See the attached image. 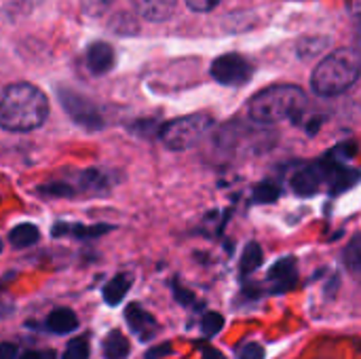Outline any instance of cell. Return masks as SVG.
Segmentation results:
<instances>
[{
  "label": "cell",
  "instance_id": "6da1fadb",
  "mask_svg": "<svg viewBox=\"0 0 361 359\" xmlns=\"http://www.w3.org/2000/svg\"><path fill=\"white\" fill-rule=\"evenodd\" d=\"M49 116L47 95L30 85H8L0 97V127L6 131H32L38 129Z\"/></svg>",
  "mask_w": 361,
  "mask_h": 359
},
{
  "label": "cell",
  "instance_id": "7a4b0ae2",
  "mask_svg": "<svg viewBox=\"0 0 361 359\" xmlns=\"http://www.w3.org/2000/svg\"><path fill=\"white\" fill-rule=\"evenodd\" d=\"M307 108V93L296 85H275L256 93L250 102V116L260 125L298 118Z\"/></svg>",
  "mask_w": 361,
  "mask_h": 359
},
{
  "label": "cell",
  "instance_id": "3957f363",
  "mask_svg": "<svg viewBox=\"0 0 361 359\" xmlns=\"http://www.w3.org/2000/svg\"><path fill=\"white\" fill-rule=\"evenodd\" d=\"M360 53L357 49H341L324 57L311 76V87L317 95L332 97L351 89L360 78Z\"/></svg>",
  "mask_w": 361,
  "mask_h": 359
},
{
  "label": "cell",
  "instance_id": "277c9868",
  "mask_svg": "<svg viewBox=\"0 0 361 359\" xmlns=\"http://www.w3.org/2000/svg\"><path fill=\"white\" fill-rule=\"evenodd\" d=\"M214 127V118L209 114H190V116H182L176 121L165 123L159 129V140L165 144V148L182 152L188 150L192 146H197Z\"/></svg>",
  "mask_w": 361,
  "mask_h": 359
},
{
  "label": "cell",
  "instance_id": "5b68a950",
  "mask_svg": "<svg viewBox=\"0 0 361 359\" xmlns=\"http://www.w3.org/2000/svg\"><path fill=\"white\" fill-rule=\"evenodd\" d=\"M59 102H61L63 110L70 114V118L74 123H78L80 127H85L89 131H97L104 127V118H102L99 110L95 108V104L91 99L82 97L80 93L59 89Z\"/></svg>",
  "mask_w": 361,
  "mask_h": 359
},
{
  "label": "cell",
  "instance_id": "8992f818",
  "mask_svg": "<svg viewBox=\"0 0 361 359\" xmlns=\"http://www.w3.org/2000/svg\"><path fill=\"white\" fill-rule=\"evenodd\" d=\"M254 74L252 63L237 55V53H228V55H220L214 63H212V76L226 87H239L245 85Z\"/></svg>",
  "mask_w": 361,
  "mask_h": 359
},
{
  "label": "cell",
  "instance_id": "52a82bcc",
  "mask_svg": "<svg viewBox=\"0 0 361 359\" xmlns=\"http://www.w3.org/2000/svg\"><path fill=\"white\" fill-rule=\"evenodd\" d=\"M319 171H322V180L328 182V186L332 188V193H343V190H349L351 186L357 184L360 180V174L357 169L345 165V163H338L330 157H324L319 163H317Z\"/></svg>",
  "mask_w": 361,
  "mask_h": 359
},
{
  "label": "cell",
  "instance_id": "ba28073f",
  "mask_svg": "<svg viewBox=\"0 0 361 359\" xmlns=\"http://www.w3.org/2000/svg\"><path fill=\"white\" fill-rule=\"evenodd\" d=\"M269 284H271V292L277 294H286L290 290L296 288L298 284V262L294 256H286L281 260H277L271 271H269Z\"/></svg>",
  "mask_w": 361,
  "mask_h": 359
},
{
  "label": "cell",
  "instance_id": "9c48e42d",
  "mask_svg": "<svg viewBox=\"0 0 361 359\" xmlns=\"http://www.w3.org/2000/svg\"><path fill=\"white\" fill-rule=\"evenodd\" d=\"M125 320H127L131 332H133L137 339H142V341H152V339L157 336V332H159L157 320H154L146 309H142L137 303H133V305H129V307L125 309Z\"/></svg>",
  "mask_w": 361,
  "mask_h": 359
},
{
  "label": "cell",
  "instance_id": "30bf717a",
  "mask_svg": "<svg viewBox=\"0 0 361 359\" xmlns=\"http://www.w3.org/2000/svg\"><path fill=\"white\" fill-rule=\"evenodd\" d=\"M322 182H324V180H322V171H319L317 163H315V165H305V167H300L298 171L292 174V180H290L292 190H294L298 197H313V195H317Z\"/></svg>",
  "mask_w": 361,
  "mask_h": 359
},
{
  "label": "cell",
  "instance_id": "8fae6325",
  "mask_svg": "<svg viewBox=\"0 0 361 359\" xmlns=\"http://www.w3.org/2000/svg\"><path fill=\"white\" fill-rule=\"evenodd\" d=\"M87 68L95 76L110 72L114 68V49L108 42H93L87 49Z\"/></svg>",
  "mask_w": 361,
  "mask_h": 359
},
{
  "label": "cell",
  "instance_id": "7c38bea8",
  "mask_svg": "<svg viewBox=\"0 0 361 359\" xmlns=\"http://www.w3.org/2000/svg\"><path fill=\"white\" fill-rule=\"evenodd\" d=\"M133 6L137 15H142L148 21H167L178 6V0H133Z\"/></svg>",
  "mask_w": 361,
  "mask_h": 359
},
{
  "label": "cell",
  "instance_id": "4fadbf2b",
  "mask_svg": "<svg viewBox=\"0 0 361 359\" xmlns=\"http://www.w3.org/2000/svg\"><path fill=\"white\" fill-rule=\"evenodd\" d=\"M131 286H133V275H129V273H118L116 277H112L104 286V300H106V305L108 307H118L125 300V296L131 290Z\"/></svg>",
  "mask_w": 361,
  "mask_h": 359
},
{
  "label": "cell",
  "instance_id": "5bb4252c",
  "mask_svg": "<svg viewBox=\"0 0 361 359\" xmlns=\"http://www.w3.org/2000/svg\"><path fill=\"white\" fill-rule=\"evenodd\" d=\"M44 328L53 334H70L78 328V317L74 311L61 307V309H55L49 313L47 322H44Z\"/></svg>",
  "mask_w": 361,
  "mask_h": 359
},
{
  "label": "cell",
  "instance_id": "9a60e30c",
  "mask_svg": "<svg viewBox=\"0 0 361 359\" xmlns=\"http://www.w3.org/2000/svg\"><path fill=\"white\" fill-rule=\"evenodd\" d=\"M114 226L110 224H93V226H85V224H74V226H68L63 222H57L53 226V237H61V235H74L76 239H95L99 235H106L110 233Z\"/></svg>",
  "mask_w": 361,
  "mask_h": 359
},
{
  "label": "cell",
  "instance_id": "2e32d148",
  "mask_svg": "<svg viewBox=\"0 0 361 359\" xmlns=\"http://www.w3.org/2000/svg\"><path fill=\"white\" fill-rule=\"evenodd\" d=\"M131 345L127 336L118 330H112L104 341V358L106 359H127Z\"/></svg>",
  "mask_w": 361,
  "mask_h": 359
},
{
  "label": "cell",
  "instance_id": "e0dca14e",
  "mask_svg": "<svg viewBox=\"0 0 361 359\" xmlns=\"http://www.w3.org/2000/svg\"><path fill=\"white\" fill-rule=\"evenodd\" d=\"M38 239H40L38 229H36L34 224H27V222L15 226V229L11 231V235H8V241H11L13 248H30V245H34Z\"/></svg>",
  "mask_w": 361,
  "mask_h": 359
},
{
  "label": "cell",
  "instance_id": "ac0fdd59",
  "mask_svg": "<svg viewBox=\"0 0 361 359\" xmlns=\"http://www.w3.org/2000/svg\"><path fill=\"white\" fill-rule=\"evenodd\" d=\"M260 264H262V248L256 241H252L243 250V256H241V262H239V271H241V275H252Z\"/></svg>",
  "mask_w": 361,
  "mask_h": 359
},
{
  "label": "cell",
  "instance_id": "d6986e66",
  "mask_svg": "<svg viewBox=\"0 0 361 359\" xmlns=\"http://www.w3.org/2000/svg\"><path fill=\"white\" fill-rule=\"evenodd\" d=\"M108 186V178L97 171V169H85L80 176H78V186H76V193L78 190H87V193H95L97 188H106Z\"/></svg>",
  "mask_w": 361,
  "mask_h": 359
},
{
  "label": "cell",
  "instance_id": "ffe728a7",
  "mask_svg": "<svg viewBox=\"0 0 361 359\" xmlns=\"http://www.w3.org/2000/svg\"><path fill=\"white\" fill-rule=\"evenodd\" d=\"M281 197V188L277 182L273 180H264L260 182L256 188H254V201H260V203H273Z\"/></svg>",
  "mask_w": 361,
  "mask_h": 359
},
{
  "label": "cell",
  "instance_id": "44dd1931",
  "mask_svg": "<svg viewBox=\"0 0 361 359\" xmlns=\"http://www.w3.org/2000/svg\"><path fill=\"white\" fill-rule=\"evenodd\" d=\"M38 193L44 195V197H57V199H61V197H74L76 195V188H74V184L51 182V184H42L38 188Z\"/></svg>",
  "mask_w": 361,
  "mask_h": 359
},
{
  "label": "cell",
  "instance_id": "7402d4cb",
  "mask_svg": "<svg viewBox=\"0 0 361 359\" xmlns=\"http://www.w3.org/2000/svg\"><path fill=\"white\" fill-rule=\"evenodd\" d=\"M360 237H353L351 239V243L347 245V250H345V264L349 267V271L353 273V275H357L360 273V267H361V252H360Z\"/></svg>",
  "mask_w": 361,
  "mask_h": 359
},
{
  "label": "cell",
  "instance_id": "603a6c76",
  "mask_svg": "<svg viewBox=\"0 0 361 359\" xmlns=\"http://www.w3.org/2000/svg\"><path fill=\"white\" fill-rule=\"evenodd\" d=\"M222 328H224V317H222L220 313L209 311V313L203 315V320H201V332H203L205 336L212 339V336H216Z\"/></svg>",
  "mask_w": 361,
  "mask_h": 359
},
{
  "label": "cell",
  "instance_id": "cb8c5ba5",
  "mask_svg": "<svg viewBox=\"0 0 361 359\" xmlns=\"http://www.w3.org/2000/svg\"><path fill=\"white\" fill-rule=\"evenodd\" d=\"M63 359H89V343H87V339L85 336L74 339L68 345V349L63 353Z\"/></svg>",
  "mask_w": 361,
  "mask_h": 359
},
{
  "label": "cell",
  "instance_id": "d4e9b609",
  "mask_svg": "<svg viewBox=\"0 0 361 359\" xmlns=\"http://www.w3.org/2000/svg\"><path fill=\"white\" fill-rule=\"evenodd\" d=\"M357 154V146L351 142V144H341V146H336L334 150H330L326 157H330V159H334V161H338V163H345V159H353Z\"/></svg>",
  "mask_w": 361,
  "mask_h": 359
},
{
  "label": "cell",
  "instance_id": "484cf974",
  "mask_svg": "<svg viewBox=\"0 0 361 359\" xmlns=\"http://www.w3.org/2000/svg\"><path fill=\"white\" fill-rule=\"evenodd\" d=\"M237 355L239 359H264V349L258 343H247V345L239 347Z\"/></svg>",
  "mask_w": 361,
  "mask_h": 359
},
{
  "label": "cell",
  "instance_id": "4316f807",
  "mask_svg": "<svg viewBox=\"0 0 361 359\" xmlns=\"http://www.w3.org/2000/svg\"><path fill=\"white\" fill-rule=\"evenodd\" d=\"M173 296H176V300H178L180 305H184V307H192V305H197L195 294H192L190 290L182 288L178 281H173Z\"/></svg>",
  "mask_w": 361,
  "mask_h": 359
},
{
  "label": "cell",
  "instance_id": "83f0119b",
  "mask_svg": "<svg viewBox=\"0 0 361 359\" xmlns=\"http://www.w3.org/2000/svg\"><path fill=\"white\" fill-rule=\"evenodd\" d=\"M220 2H222V0H186V4H188L192 11H197V13H207V11H212V8H216Z\"/></svg>",
  "mask_w": 361,
  "mask_h": 359
},
{
  "label": "cell",
  "instance_id": "f1b7e54d",
  "mask_svg": "<svg viewBox=\"0 0 361 359\" xmlns=\"http://www.w3.org/2000/svg\"><path fill=\"white\" fill-rule=\"evenodd\" d=\"M19 359H57L55 351L49 349H36V351H25Z\"/></svg>",
  "mask_w": 361,
  "mask_h": 359
},
{
  "label": "cell",
  "instance_id": "f546056e",
  "mask_svg": "<svg viewBox=\"0 0 361 359\" xmlns=\"http://www.w3.org/2000/svg\"><path fill=\"white\" fill-rule=\"evenodd\" d=\"M169 353H171V345H169V343H165V345H161V347H154V349H150V351L146 353V359L165 358V355H169Z\"/></svg>",
  "mask_w": 361,
  "mask_h": 359
},
{
  "label": "cell",
  "instance_id": "4dcf8cb0",
  "mask_svg": "<svg viewBox=\"0 0 361 359\" xmlns=\"http://www.w3.org/2000/svg\"><path fill=\"white\" fill-rule=\"evenodd\" d=\"M0 359H17V347L13 343H0Z\"/></svg>",
  "mask_w": 361,
  "mask_h": 359
},
{
  "label": "cell",
  "instance_id": "1f68e13d",
  "mask_svg": "<svg viewBox=\"0 0 361 359\" xmlns=\"http://www.w3.org/2000/svg\"><path fill=\"white\" fill-rule=\"evenodd\" d=\"M203 359H226L218 349H212V347H207V349H203Z\"/></svg>",
  "mask_w": 361,
  "mask_h": 359
},
{
  "label": "cell",
  "instance_id": "d6a6232c",
  "mask_svg": "<svg viewBox=\"0 0 361 359\" xmlns=\"http://www.w3.org/2000/svg\"><path fill=\"white\" fill-rule=\"evenodd\" d=\"M0 252H2V241H0Z\"/></svg>",
  "mask_w": 361,
  "mask_h": 359
}]
</instances>
